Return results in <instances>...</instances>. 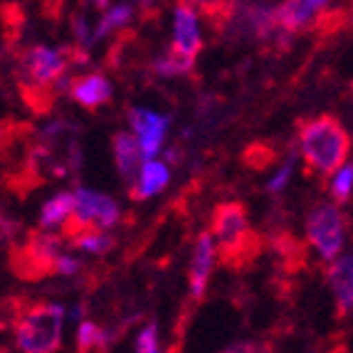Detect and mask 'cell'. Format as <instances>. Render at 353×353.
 Instances as JSON below:
<instances>
[{"label":"cell","instance_id":"cell-1","mask_svg":"<svg viewBox=\"0 0 353 353\" xmlns=\"http://www.w3.org/2000/svg\"><path fill=\"white\" fill-rule=\"evenodd\" d=\"M301 151L309 168L321 176H331L341 165H346L348 151H351V136L334 117H319L301 121Z\"/></svg>","mask_w":353,"mask_h":353},{"label":"cell","instance_id":"cell-2","mask_svg":"<svg viewBox=\"0 0 353 353\" xmlns=\"http://www.w3.org/2000/svg\"><path fill=\"white\" fill-rule=\"evenodd\" d=\"M212 235L218 237L223 262L230 267L245 265L254 257L259 240L252 235L248 223V212L242 203H223L212 215Z\"/></svg>","mask_w":353,"mask_h":353},{"label":"cell","instance_id":"cell-3","mask_svg":"<svg viewBox=\"0 0 353 353\" xmlns=\"http://www.w3.org/2000/svg\"><path fill=\"white\" fill-rule=\"evenodd\" d=\"M65 309L57 304H32L15 324V341L23 353H54L62 346Z\"/></svg>","mask_w":353,"mask_h":353},{"label":"cell","instance_id":"cell-4","mask_svg":"<svg viewBox=\"0 0 353 353\" xmlns=\"http://www.w3.org/2000/svg\"><path fill=\"white\" fill-rule=\"evenodd\" d=\"M119 220V205L104 193L97 190L79 188L74 193V208L72 215L65 223V232L77 240V237L87 235V232H97L101 228H112Z\"/></svg>","mask_w":353,"mask_h":353},{"label":"cell","instance_id":"cell-5","mask_svg":"<svg viewBox=\"0 0 353 353\" xmlns=\"http://www.w3.org/2000/svg\"><path fill=\"white\" fill-rule=\"evenodd\" d=\"M59 254V237L48 232H30L28 240L12 250L10 265L18 277L40 279L52 274Z\"/></svg>","mask_w":353,"mask_h":353},{"label":"cell","instance_id":"cell-6","mask_svg":"<svg viewBox=\"0 0 353 353\" xmlns=\"http://www.w3.org/2000/svg\"><path fill=\"white\" fill-rule=\"evenodd\" d=\"M306 237L324 259L339 257L343 248V215L331 203L316 205L306 218Z\"/></svg>","mask_w":353,"mask_h":353},{"label":"cell","instance_id":"cell-7","mask_svg":"<svg viewBox=\"0 0 353 353\" xmlns=\"http://www.w3.org/2000/svg\"><path fill=\"white\" fill-rule=\"evenodd\" d=\"M129 121L139 134L136 143H139L141 156H148V159L156 156L161 143H163L165 129H168V117H161V114L148 112V109H131Z\"/></svg>","mask_w":353,"mask_h":353},{"label":"cell","instance_id":"cell-8","mask_svg":"<svg viewBox=\"0 0 353 353\" xmlns=\"http://www.w3.org/2000/svg\"><path fill=\"white\" fill-rule=\"evenodd\" d=\"M329 8L324 0H292L277 6V25H282L284 32H296V30H309L324 18L321 12Z\"/></svg>","mask_w":353,"mask_h":353},{"label":"cell","instance_id":"cell-9","mask_svg":"<svg viewBox=\"0 0 353 353\" xmlns=\"http://www.w3.org/2000/svg\"><path fill=\"white\" fill-rule=\"evenodd\" d=\"M173 48L181 50L183 54L195 57L203 48V37L198 30V15L190 6L176 8V23H173Z\"/></svg>","mask_w":353,"mask_h":353},{"label":"cell","instance_id":"cell-10","mask_svg":"<svg viewBox=\"0 0 353 353\" xmlns=\"http://www.w3.org/2000/svg\"><path fill=\"white\" fill-rule=\"evenodd\" d=\"M212 252H215L212 237L208 235V232H203V235L198 237L193 262H190V292H193V296H198V299L205 294L208 277H210V270H212V257H215Z\"/></svg>","mask_w":353,"mask_h":353},{"label":"cell","instance_id":"cell-11","mask_svg":"<svg viewBox=\"0 0 353 353\" xmlns=\"http://www.w3.org/2000/svg\"><path fill=\"white\" fill-rule=\"evenodd\" d=\"M72 97L87 109H97L112 99V84L101 74H87L72 82Z\"/></svg>","mask_w":353,"mask_h":353},{"label":"cell","instance_id":"cell-12","mask_svg":"<svg viewBox=\"0 0 353 353\" xmlns=\"http://www.w3.org/2000/svg\"><path fill=\"white\" fill-rule=\"evenodd\" d=\"M114 159H117L119 176L126 183H134V178H139V168H141V151L139 143L131 134H117L114 136Z\"/></svg>","mask_w":353,"mask_h":353},{"label":"cell","instance_id":"cell-13","mask_svg":"<svg viewBox=\"0 0 353 353\" xmlns=\"http://www.w3.org/2000/svg\"><path fill=\"white\" fill-rule=\"evenodd\" d=\"M168 178H171L168 165L161 163V161H148L139 171V181L131 185V198H136V201L139 198H151L153 193H159L161 188L168 185Z\"/></svg>","mask_w":353,"mask_h":353},{"label":"cell","instance_id":"cell-14","mask_svg":"<svg viewBox=\"0 0 353 353\" xmlns=\"http://www.w3.org/2000/svg\"><path fill=\"white\" fill-rule=\"evenodd\" d=\"M351 257H341L329 270V282L334 287L336 301H339V314H348L353 304V274H351Z\"/></svg>","mask_w":353,"mask_h":353},{"label":"cell","instance_id":"cell-15","mask_svg":"<svg viewBox=\"0 0 353 353\" xmlns=\"http://www.w3.org/2000/svg\"><path fill=\"white\" fill-rule=\"evenodd\" d=\"M72 208H74V195L72 193H57L54 198H50L40 212V225L42 228H57V225H65L67 218L72 215Z\"/></svg>","mask_w":353,"mask_h":353},{"label":"cell","instance_id":"cell-16","mask_svg":"<svg viewBox=\"0 0 353 353\" xmlns=\"http://www.w3.org/2000/svg\"><path fill=\"white\" fill-rule=\"evenodd\" d=\"M195 65V57H188V54H183L181 50H176L171 45L168 48V52L163 54V57L156 59V72L163 77H176V74H185V72H190Z\"/></svg>","mask_w":353,"mask_h":353},{"label":"cell","instance_id":"cell-17","mask_svg":"<svg viewBox=\"0 0 353 353\" xmlns=\"http://www.w3.org/2000/svg\"><path fill=\"white\" fill-rule=\"evenodd\" d=\"M106 343H109V334L101 331L99 326L89 324L84 321L77 331V346H79V353H104Z\"/></svg>","mask_w":353,"mask_h":353},{"label":"cell","instance_id":"cell-18","mask_svg":"<svg viewBox=\"0 0 353 353\" xmlns=\"http://www.w3.org/2000/svg\"><path fill=\"white\" fill-rule=\"evenodd\" d=\"M131 12H134V6H129V3H126V6H117V8H112V10H106L104 15H101L99 25H97L94 35H92V42L101 40V37L109 35V32H114V30L124 28V25L131 20Z\"/></svg>","mask_w":353,"mask_h":353},{"label":"cell","instance_id":"cell-19","mask_svg":"<svg viewBox=\"0 0 353 353\" xmlns=\"http://www.w3.org/2000/svg\"><path fill=\"white\" fill-rule=\"evenodd\" d=\"M25 312V301L20 296L0 299V329H12Z\"/></svg>","mask_w":353,"mask_h":353},{"label":"cell","instance_id":"cell-20","mask_svg":"<svg viewBox=\"0 0 353 353\" xmlns=\"http://www.w3.org/2000/svg\"><path fill=\"white\" fill-rule=\"evenodd\" d=\"M351 183H353V171H351V165L346 163L334 173V181H331V195H334L339 203H346L348 198H351Z\"/></svg>","mask_w":353,"mask_h":353},{"label":"cell","instance_id":"cell-21","mask_svg":"<svg viewBox=\"0 0 353 353\" xmlns=\"http://www.w3.org/2000/svg\"><path fill=\"white\" fill-rule=\"evenodd\" d=\"M72 245L74 248H82V250H87V252H94V254H99V252H106V250L112 248L114 245V240L112 237H106L104 232H87V235H82V237H77V240H72Z\"/></svg>","mask_w":353,"mask_h":353},{"label":"cell","instance_id":"cell-22","mask_svg":"<svg viewBox=\"0 0 353 353\" xmlns=\"http://www.w3.org/2000/svg\"><path fill=\"white\" fill-rule=\"evenodd\" d=\"M136 353H161V348H159V331H156V324H148L146 329L139 334Z\"/></svg>","mask_w":353,"mask_h":353},{"label":"cell","instance_id":"cell-23","mask_svg":"<svg viewBox=\"0 0 353 353\" xmlns=\"http://www.w3.org/2000/svg\"><path fill=\"white\" fill-rule=\"evenodd\" d=\"M223 353H277V351L267 341H240V343L228 346V351H223Z\"/></svg>","mask_w":353,"mask_h":353},{"label":"cell","instance_id":"cell-24","mask_svg":"<svg viewBox=\"0 0 353 353\" xmlns=\"http://www.w3.org/2000/svg\"><path fill=\"white\" fill-rule=\"evenodd\" d=\"M272 159H274V153L265 146H250L248 153H245V161H248L250 165H254V168H265Z\"/></svg>","mask_w":353,"mask_h":353},{"label":"cell","instance_id":"cell-25","mask_svg":"<svg viewBox=\"0 0 353 353\" xmlns=\"http://www.w3.org/2000/svg\"><path fill=\"white\" fill-rule=\"evenodd\" d=\"M292 171H294V156L287 161V163L279 168V173L274 178H272L270 183H267V188L272 190V193H277V190H282L284 185H287V181H289V176H292Z\"/></svg>","mask_w":353,"mask_h":353},{"label":"cell","instance_id":"cell-26","mask_svg":"<svg viewBox=\"0 0 353 353\" xmlns=\"http://www.w3.org/2000/svg\"><path fill=\"white\" fill-rule=\"evenodd\" d=\"M79 270H82V262L77 257H70V254H59L54 262V272H59V274H74Z\"/></svg>","mask_w":353,"mask_h":353},{"label":"cell","instance_id":"cell-27","mask_svg":"<svg viewBox=\"0 0 353 353\" xmlns=\"http://www.w3.org/2000/svg\"><path fill=\"white\" fill-rule=\"evenodd\" d=\"M12 232H15V223H10V220L0 212V242L3 240H10L12 237Z\"/></svg>","mask_w":353,"mask_h":353},{"label":"cell","instance_id":"cell-28","mask_svg":"<svg viewBox=\"0 0 353 353\" xmlns=\"http://www.w3.org/2000/svg\"><path fill=\"white\" fill-rule=\"evenodd\" d=\"M168 161H171V163H176V161H178V151H176V148H171V151H168Z\"/></svg>","mask_w":353,"mask_h":353},{"label":"cell","instance_id":"cell-29","mask_svg":"<svg viewBox=\"0 0 353 353\" xmlns=\"http://www.w3.org/2000/svg\"><path fill=\"white\" fill-rule=\"evenodd\" d=\"M326 353H348L343 346H336V348H331V351H326Z\"/></svg>","mask_w":353,"mask_h":353}]
</instances>
